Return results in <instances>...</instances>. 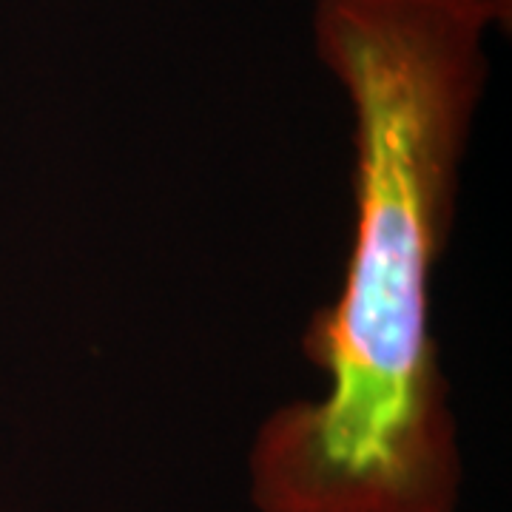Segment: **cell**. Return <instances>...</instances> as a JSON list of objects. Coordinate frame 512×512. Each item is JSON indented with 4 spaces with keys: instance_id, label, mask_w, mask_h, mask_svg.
Here are the masks:
<instances>
[{
    "instance_id": "1",
    "label": "cell",
    "mask_w": 512,
    "mask_h": 512,
    "mask_svg": "<svg viewBox=\"0 0 512 512\" xmlns=\"http://www.w3.org/2000/svg\"><path fill=\"white\" fill-rule=\"evenodd\" d=\"M490 0H316L313 46L353 117V242L311 319L313 402L274 410L251 447L259 512H456V419L433 279L487 86Z\"/></svg>"
},
{
    "instance_id": "2",
    "label": "cell",
    "mask_w": 512,
    "mask_h": 512,
    "mask_svg": "<svg viewBox=\"0 0 512 512\" xmlns=\"http://www.w3.org/2000/svg\"><path fill=\"white\" fill-rule=\"evenodd\" d=\"M498 12V20H501V29L510 32V20H512V0H490Z\"/></svg>"
}]
</instances>
